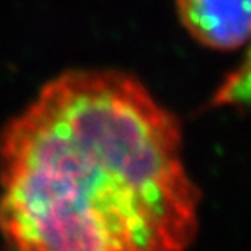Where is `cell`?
Wrapping results in <instances>:
<instances>
[{"label": "cell", "instance_id": "3957f363", "mask_svg": "<svg viewBox=\"0 0 251 251\" xmlns=\"http://www.w3.org/2000/svg\"><path fill=\"white\" fill-rule=\"evenodd\" d=\"M250 96V68H248V58L243 61L241 68L224 78L218 89L215 91L211 100V106H239L246 105Z\"/></svg>", "mask_w": 251, "mask_h": 251}, {"label": "cell", "instance_id": "7a4b0ae2", "mask_svg": "<svg viewBox=\"0 0 251 251\" xmlns=\"http://www.w3.org/2000/svg\"><path fill=\"white\" fill-rule=\"evenodd\" d=\"M176 14L188 35L213 51H237L250 39V0H176Z\"/></svg>", "mask_w": 251, "mask_h": 251}, {"label": "cell", "instance_id": "6da1fadb", "mask_svg": "<svg viewBox=\"0 0 251 251\" xmlns=\"http://www.w3.org/2000/svg\"><path fill=\"white\" fill-rule=\"evenodd\" d=\"M199 206L180 121L127 72H63L0 131L4 251H187Z\"/></svg>", "mask_w": 251, "mask_h": 251}]
</instances>
